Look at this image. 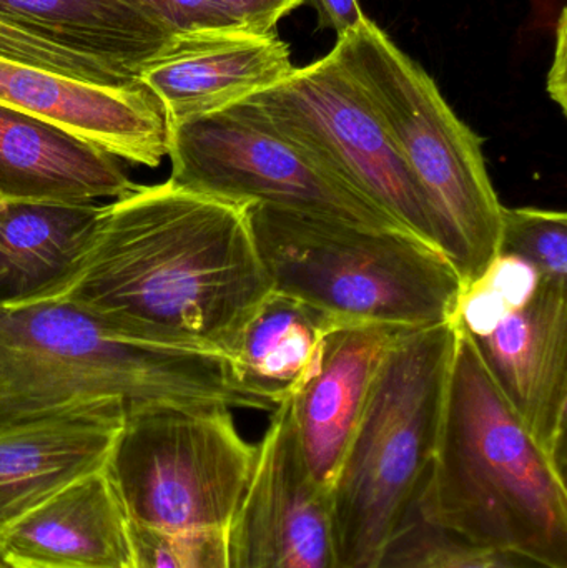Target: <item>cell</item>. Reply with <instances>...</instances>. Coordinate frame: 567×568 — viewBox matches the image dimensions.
Listing matches in <instances>:
<instances>
[{
  "label": "cell",
  "mask_w": 567,
  "mask_h": 568,
  "mask_svg": "<svg viewBox=\"0 0 567 568\" xmlns=\"http://www.w3.org/2000/svg\"><path fill=\"white\" fill-rule=\"evenodd\" d=\"M416 513L469 542L567 568L566 474L523 426L462 331Z\"/></svg>",
  "instance_id": "obj_2"
},
{
  "label": "cell",
  "mask_w": 567,
  "mask_h": 568,
  "mask_svg": "<svg viewBox=\"0 0 567 568\" xmlns=\"http://www.w3.org/2000/svg\"><path fill=\"white\" fill-rule=\"evenodd\" d=\"M133 568H229L225 530L160 534L130 524Z\"/></svg>",
  "instance_id": "obj_25"
},
{
  "label": "cell",
  "mask_w": 567,
  "mask_h": 568,
  "mask_svg": "<svg viewBox=\"0 0 567 568\" xmlns=\"http://www.w3.org/2000/svg\"><path fill=\"white\" fill-rule=\"evenodd\" d=\"M159 17L173 33L239 29L216 0H133Z\"/></svg>",
  "instance_id": "obj_26"
},
{
  "label": "cell",
  "mask_w": 567,
  "mask_h": 568,
  "mask_svg": "<svg viewBox=\"0 0 567 568\" xmlns=\"http://www.w3.org/2000/svg\"><path fill=\"white\" fill-rule=\"evenodd\" d=\"M332 52L388 130L435 216L439 250L468 286L498 256L505 206L489 179L483 140L426 70L368 17Z\"/></svg>",
  "instance_id": "obj_4"
},
{
  "label": "cell",
  "mask_w": 567,
  "mask_h": 568,
  "mask_svg": "<svg viewBox=\"0 0 567 568\" xmlns=\"http://www.w3.org/2000/svg\"><path fill=\"white\" fill-rule=\"evenodd\" d=\"M225 539L229 568H342L332 490L306 467L288 399L272 410Z\"/></svg>",
  "instance_id": "obj_10"
},
{
  "label": "cell",
  "mask_w": 567,
  "mask_h": 568,
  "mask_svg": "<svg viewBox=\"0 0 567 568\" xmlns=\"http://www.w3.org/2000/svg\"><path fill=\"white\" fill-rule=\"evenodd\" d=\"M345 324L305 301L272 291L230 356L240 386L275 409L298 389L325 337Z\"/></svg>",
  "instance_id": "obj_20"
},
{
  "label": "cell",
  "mask_w": 567,
  "mask_h": 568,
  "mask_svg": "<svg viewBox=\"0 0 567 568\" xmlns=\"http://www.w3.org/2000/svg\"><path fill=\"white\" fill-rule=\"evenodd\" d=\"M135 186L120 160L100 146L0 105V200L99 203Z\"/></svg>",
  "instance_id": "obj_18"
},
{
  "label": "cell",
  "mask_w": 567,
  "mask_h": 568,
  "mask_svg": "<svg viewBox=\"0 0 567 568\" xmlns=\"http://www.w3.org/2000/svg\"><path fill=\"white\" fill-rule=\"evenodd\" d=\"M0 55L102 85L135 82V73L125 67L67 49L3 20H0Z\"/></svg>",
  "instance_id": "obj_24"
},
{
  "label": "cell",
  "mask_w": 567,
  "mask_h": 568,
  "mask_svg": "<svg viewBox=\"0 0 567 568\" xmlns=\"http://www.w3.org/2000/svg\"><path fill=\"white\" fill-rule=\"evenodd\" d=\"M105 206L0 200V310L63 300L92 252Z\"/></svg>",
  "instance_id": "obj_17"
},
{
  "label": "cell",
  "mask_w": 567,
  "mask_h": 568,
  "mask_svg": "<svg viewBox=\"0 0 567 568\" xmlns=\"http://www.w3.org/2000/svg\"><path fill=\"white\" fill-rule=\"evenodd\" d=\"M130 523L103 469L50 497L0 536L10 568H133Z\"/></svg>",
  "instance_id": "obj_16"
},
{
  "label": "cell",
  "mask_w": 567,
  "mask_h": 568,
  "mask_svg": "<svg viewBox=\"0 0 567 568\" xmlns=\"http://www.w3.org/2000/svg\"><path fill=\"white\" fill-rule=\"evenodd\" d=\"M293 70L290 47L276 33L205 29L173 33L135 80L159 100L173 129L270 89Z\"/></svg>",
  "instance_id": "obj_13"
},
{
  "label": "cell",
  "mask_w": 567,
  "mask_h": 568,
  "mask_svg": "<svg viewBox=\"0 0 567 568\" xmlns=\"http://www.w3.org/2000/svg\"><path fill=\"white\" fill-rule=\"evenodd\" d=\"M245 100L330 175L439 250L438 226L428 203L388 130L335 53L293 70L282 82Z\"/></svg>",
  "instance_id": "obj_9"
},
{
  "label": "cell",
  "mask_w": 567,
  "mask_h": 568,
  "mask_svg": "<svg viewBox=\"0 0 567 568\" xmlns=\"http://www.w3.org/2000/svg\"><path fill=\"white\" fill-rule=\"evenodd\" d=\"M567 23L566 9H563L558 20V30H556L555 59H553L551 70L548 73V93L551 100L558 103L559 109L566 115L567 110Z\"/></svg>",
  "instance_id": "obj_29"
},
{
  "label": "cell",
  "mask_w": 567,
  "mask_h": 568,
  "mask_svg": "<svg viewBox=\"0 0 567 568\" xmlns=\"http://www.w3.org/2000/svg\"><path fill=\"white\" fill-rule=\"evenodd\" d=\"M376 568H548L519 554L469 542L412 514Z\"/></svg>",
  "instance_id": "obj_21"
},
{
  "label": "cell",
  "mask_w": 567,
  "mask_h": 568,
  "mask_svg": "<svg viewBox=\"0 0 567 568\" xmlns=\"http://www.w3.org/2000/svg\"><path fill=\"white\" fill-rule=\"evenodd\" d=\"M469 339L523 426L566 474L567 284L539 278L523 306Z\"/></svg>",
  "instance_id": "obj_11"
},
{
  "label": "cell",
  "mask_w": 567,
  "mask_h": 568,
  "mask_svg": "<svg viewBox=\"0 0 567 568\" xmlns=\"http://www.w3.org/2000/svg\"><path fill=\"white\" fill-rule=\"evenodd\" d=\"M169 159V182L186 192L408 233L283 139L249 100L170 129Z\"/></svg>",
  "instance_id": "obj_8"
},
{
  "label": "cell",
  "mask_w": 567,
  "mask_h": 568,
  "mask_svg": "<svg viewBox=\"0 0 567 568\" xmlns=\"http://www.w3.org/2000/svg\"><path fill=\"white\" fill-rule=\"evenodd\" d=\"M0 20L133 73L173 36L133 0H0Z\"/></svg>",
  "instance_id": "obj_19"
},
{
  "label": "cell",
  "mask_w": 567,
  "mask_h": 568,
  "mask_svg": "<svg viewBox=\"0 0 567 568\" xmlns=\"http://www.w3.org/2000/svg\"><path fill=\"white\" fill-rule=\"evenodd\" d=\"M239 29L246 32L276 33V23L305 0H216Z\"/></svg>",
  "instance_id": "obj_27"
},
{
  "label": "cell",
  "mask_w": 567,
  "mask_h": 568,
  "mask_svg": "<svg viewBox=\"0 0 567 568\" xmlns=\"http://www.w3.org/2000/svg\"><path fill=\"white\" fill-rule=\"evenodd\" d=\"M246 215L273 291L346 324L452 323L462 280L438 248L416 236L270 206H246Z\"/></svg>",
  "instance_id": "obj_5"
},
{
  "label": "cell",
  "mask_w": 567,
  "mask_h": 568,
  "mask_svg": "<svg viewBox=\"0 0 567 568\" xmlns=\"http://www.w3.org/2000/svg\"><path fill=\"white\" fill-rule=\"evenodd\" d=\"M125 404L103 400L0 433V536L70 484L105 466Z\"/></svg>",
  "instance_id": "obj_15"
},
{
  "label": "cell",
  "mask_w": 567,
  "mask_h": 568,
  "mask_svg": "<svg viewBox=\"0 0 567 568\" xmlns=\"http://www.w3.org/2000/svg\"><path fill=\"white\" fill-rule=\"evenodd\" d=\"M305 3L315 7L320 27L335 30L338 39L355 30L366 19L360 0H305Z\"/></svg>",
  "instance_id": "obj_28"
},
{
  "label": "cell",
  "mask_w": 567,
  "mask_h": 568,
  "mask_svg": "<svg viewBox=\"0 0 567 568\" xmlns=\"http://www.w3.org/2000/svg\"><path fill=\"white\" fill-rule=\"evenodd\" d=\"M0 105L53 123L132 165L156 169L170 129L142 83L102 85L0 55Z\"/></svg>",
  "instance_id": "obj_12"
},
{
  "label": "cell",
  "mask_w": 567,
  "mask_h": 568,
  "mask_svg": "<svg viewBox=\"0 0 567 568\" xmlns=\"http://www.w3.org/2000/svg\"><path fill=\"white\" fill-rule=\"evenodd\" d=\"M0 568H10L9 566H6V564L0 562Z\"/></svg>",
  "instance_id": "obj_30"
},
{
  "label": "cell",
  "mask_w": 567,
  "mask_h": 568,
  "mask_svg": "<svg viewBox=\"0 0 567 568\" xmlns=\"http://www.w3.org/2000/svg\"><path fill=\"white\" fill-rule=\"evenodd\" d=\"M113 399L272 413L223 354L123 339L67 300L0 310V433Z\"/></svg>",
  "instance_id": "obj_3"
},
{
  "label": "cell",
  "mask_w": 567,
  "mask_h": 568,
  "mask_svg": "<svg viewBox=\"0 0 567 568\" xmlns=\"http://www.w3.org/2000/svg\"><path fill=\"white\" fill-rule=\"evenodd\" d=\"M455 324L405 329L376 374L332 487L342 568H376L415 513L435 453L455 357Z\"/></svg>",
  "instance_id": "obj_6"
},
{
  "label": "cell",
  "mask_w": 567,
  "mask_h": 568,
  "mask_svg": "<svg viewBox=\"0 0 567 568\" xmlns=\"http://www.w3.org/2000/svg\"><path fill=\"white\" fill-rule=\"evenodd\" d=\"M255 459L229 407L160 400L125 406L103 474L133 526L213 532L229 527Z\"/></svg>",
  "instance_id": "obj_7"
},
{
  "label": "cell",
  "mask_w": 567,
  "mask_h": 568,
  "mask_svg": "<svg viewBox=\"0 0 567 568\" xmlns=\"http://www.w3.org/2000/svg\"><path fill=\"white\" fill-rule=\"evenodd\" d=\"M531 265L512 255H498L489 268L463 287L452 323L469 337L492 331L506 314L523 306L538 287Z\"/></svg>",
  "instance_id": "obj_22"
},
{
  "label": "cell",
  "mask_w": 567,
  "mask_h": 568,
  "mask_svg": "<svg viewBox=\"0 0 567 568\" xmlns=\"http://www.w3.org/2000/svg\"><path fill=\"white\" fill-rule=\"evenodd\" d=\"M405 327L345 324L323 341L288 397L296 439L316 483L332 490L365 413L376 374Z\"/></svg>",
  "instance_id": "obj_14"
},
{
  "label": "cell",
  "mask_w": 567,
  "mask_h": 568,
  "mask_svg": "<svg viewBox=\"0 0 567 568\" xmlns=\"http://www.w3.org/2000/svg\"><path fill=\"white\" fill-rule=\"evenodd\" d=\"M498 255L523 260L545 282L567 284L566 213L503 206Z\"/></svg>",
  "instance_id": "obj_23"
},
{
  "label": "cell",
  "mask_w": 567,
  "mask_h": 568,
  "mask_svg": "<svg viewBox=\"0 0 567 568\" xmlns=\"http://www.w3.org/2000/svg\"><path fill=\"white\" fill-rule=\"evenodd\" d=\"M272 291L245 206L165 182L105 206L63 300L123 339L230 359Z\"/></svg>",
  "instance_id": "obj_1"
}]
</instances>
